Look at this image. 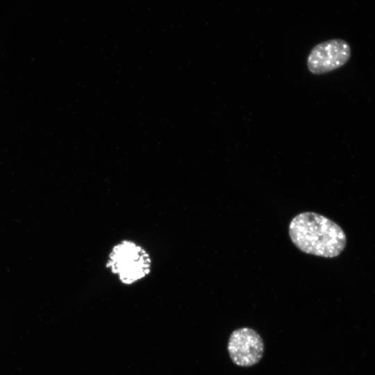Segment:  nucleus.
<instances>
[{"instance_id": "nucleus-1", "label": "nucleus", "mask_w": 375, "mask_h": 375, "mask_svg": "<svg viewBox=\"0 0 375 375\" xmlns=\"http://www.w3.org/2000/svg\"><path fill=\"white\" fill-rule=\"evenodd\" d=\"M292 243L302 252L324 258H335L344 249L347 238L335 222L316 212L296 215L289 224Z\"/></svg>"}, {"instance_id": "nucleus-3", "label": "nucleus", "mask_w": 375, "mask_h": 375, "mask_svg": "<svg viewBox=\"0 0 375 375\" xmlns=\"http://www.w3.org/2000/svg\"><path fill=\"white\" fill-rule=\"evenodd\" d=\"M351 51L350 45L342 39H332L320 42L315 45L308 54V69L316 75L331 72L348 62Z\"/></svg>"}, {"instance_id": "nucleus-4", "label": "nucleus", "mask_w": 375, "mask_h": 375, "mask_svg": "<svg viewBox=\"0 0 375 375\" xmlns=\"http://www.w3.org/2000/svg\"><path fill=\"white\" fill-rule=\"evenodd\" d=\"M227 349L232 362L240 367H251L262 358L265 345L255 330L242 327L234 330L228 341Z\"/></svg>"}, {"instance_id": "nucleus-2", "label": "nucleus", "mask_w": 375, "mask_h": 375, "mask_svg": "<svg viewBox=\"0 0 375 375\" xmlns=\"http://www.w3.org/2000/svg\"><path fill=\"white\" fill-rule=\"evenodd\" d=\"M152 263L149 252L142 245L123 239L111 247L105 266L122 285L131 286L150 275Z\"/></svg>"}]
</instances>
